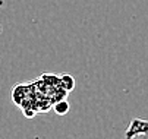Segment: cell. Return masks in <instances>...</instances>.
Returning a JSON list of instances; mask_svg holds the SVG:
<instances>
[{
  "label": "cell",
  "instance_id": "2",
  "mask_svg": "<svg viewBox=\"0 0 148 139\" xmlns=\"http://www.w3.org/2000/svg\"><path fill=\"white\" fill-rule=\"evenodd\" d=\"M53 108H54V111H56L57 114H66V113L69 111V104H68L65 100H63V101L57 103Z\"/></svg>",
  "mask_w": 148,
  "mask_h": 139
},
{
  "label": "cell",
  "instance_id": "1",
  "mask_svg": "<svg viewBox=\"0 0 148 139\" xmlns=\"http://www.w3.org/2000/svg\"><path fill=\"white\" fill-rule=\"evenodd\" d=\"M73 87L75 81L69 75L57 76L44 73L32 82L16 85L12 89V100L27 117H34L38 113L51 110L57 103L63 101Z\"/></svg>",
  "mask_w": 148,
  "mask_h": 139
}]
</instances>
